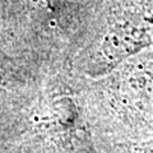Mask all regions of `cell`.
<instances>
[{
    "instance_id": "1",
    "label": "cell",
    "mask_w": 153,
    "mask_h": 153,
    "mask_svg": "<svg viewBox=\"0 0 153 153\" xmlns=\"http://www.w3.org/2000/svg\"><path fill=\"white\" fill-rule=\"evenodd\" d=\"M144 153H153V143H149L144 147Z\"/></svg>"
}]
</instances>
